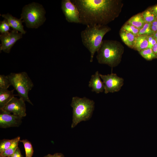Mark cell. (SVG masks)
<instances>
[{"label": "cell", "instance_id": "obj_1", "mask_svg": "<svg viewBox=\"0 0 157 157\" xmlns=\"http://www.w3.org/2000/svg\"><path fill=\"white\" fill-rule=\"evenodd\" d=\"M79 14L80 24L107 25L117 17L123 4L119 0H72Z\"/></svg>", "mask_w": 157, "mask_h": 157}, {"label": "cell", "instance_id": "obj_2", "mask_svg": "<svg viewBox=\"0 0 157 157\" xmlns=\"http://www.w3.org/2000/svg\"><path fill=\"white\" fill-rule=\"evenodd\" d=\"M124 47L117 40H104L97 51L96 58L99 63L106 64L112 68L121 62Z\"/></svg>", "mask_w": 157, "mask_h": 157}, {"label": "cell", "instance_id": "obj_3", "mask_svg": "<svg viewBox=\"0 0 157 157\" xmlns=\"http://www.w3.org/2000/svg\"><path fill=\"white\" fill-rule=\"evenodd\" d=\"M111 30L107 25H94L86 26L81 31L82 43L90 53V62H92L94 54L100 47L104 35Z\"/></svg>", "mask_w": 157, "mask_h": 157}, {"label": "cell", "instance_id": "obj_4", "mask_svg": "<svg viewBox=\"0 0 157 157\" xmlns=\"http://www.w3.org/2000/svg\"><path fill=\"white\" fill-rule=\"evenodd\" d=\"M71 106L73 108L72 128L80 122L90 118L94 109V102L85 97H74L72 98Z\"/></svg>", "mask_w": 157, "mask_h": 157}, {"label": "cell", "instance_id": "obj_5", "mask_svg": "<svg viewBox=\"0 0 157 157\" xmlns=\"http://www.w3.org/2000/svg\"><path fill=\"white\" fill-rule=\"evenodd\" d=\"M45 13V10L42 5L33 2L23 8L21 18L27 27L37 28L46 21Z\"/></svg>", "mask_w": 157, "mask_h": 157}, {"label": "cell", "instance_id": "obj_6", "mask_svg": "<svg viewBox=\"0 0 157 157\" xmlns=\"http://www.w3.org/2000/svg\"><path fill=\"white\" fill-rule=\"evenodd\" d=\"M7 76L11 85L17 91L20 98L33 105L28 97V93L34 86V84L27 73L25 72L11 73Z\"/></svg>", "mask_w": 157, "mask_h": 157}, {"label": "cell", "instance_id": "obj_7", "mask_svg": "<svg viewBox=\"0 0 157 157\" xmlns=\"http://www.w3.org/2000/svg\"><path fill=\"white\" fill-rule=\"evenodd\" d=\"M100 75L103 80L106 94L119 91L124 84V79L118 76L116 74L111 73L107 75L100 74Z\"/></svg>", "mask_w": 157, "mask_h": 157}, {"label": "cell", "instance_id": "obj_8", "mask_svg": "<svg viewBox=\"0 0 157 157\" xmlns=\"http://www.w3.org/2000/svg\"><path fill=\"white\" fill-rule=\"evenodd\" d=\"M25 101L21 98L13 97L0 111L13 114L23 117L26 115Z\"/></svg>", "mask_w": 157, "mask_h": 157}, {"label": "cell", "instance_id": "obj_9", "mask_svg": "<svg viewBox=\"0 0 157 157\" xmlns=\"http://www.w3.org/2000/svg\"><path fill=\"white\" fill-rule=\"evenodd\" d=\"M22 35L21 33L14 30L6 33L1 34L0 35L1 42L0 52L2 51L4 52L9 53L16 42L22 38Z\"/></svg>", "mask_w": 157, "mask_h": 157}, {"label": "cell", "instance_id": "obj_10", "mask_svg": "<svg viewBox=\"0 0 157 157\" xmlns=\"http://www.w3.org/2000/svg\"><path fill=\"white\" fill-rule=\"evenodd\" d=\"M61 8L67 22L69 23L80 24L78 10L71 0H62Z\"/></svg>", "mask_w": 157, "mask_h": 157}, {"label": "cell", "instance_id": "obj_11", "mask_svg": "<svg viewBox=\"0 0 157 157\" xmlns=\"http://www.w3.org/2000/svg\"><path fill=\"white\" fill-rule=\"evenodd\" d=\"M22 117L19 116L1 111L0 127L7 128L19 126L22 124Z\"/></svg>", "mask_w": 157, "mask_h": 157}, {"label": "cell", "instance_id": "obj_12", "mask_svg": "<svg viewBox=\"0 0 157 157\" xmlns=\"http://www.w3.org/2000/svg\"><path fill=\"white\" fill-rule=\"evenodd\" d=\"M1 16L7 20L10 26L13 28V30L19 31L23 34H25L26 31L24 30L22 24L23 22L21 18L18 19L9 13L1 15Z\"/></svg>", "mask_w": 157, "mask_h": 157}, {"label": "cell", "instance_id": "obj_13", "mask_svg": "<svg viewBox=\"0 0 157 157\" xmlns=\"http://www.w3.org/2000/svg\"><path fill=\"white\" fill-rule=\"evenodd\" d=\"M88 86L92 88V91L96 93L103 92L104 91V87L103 82L101 80L100 74L98 71L91 76L89 82Z\"/></svg>", "mask_w": 157, "mask_h": 157}, {"label": "cell", "instance_id": "obj_14", "mask_svg": "<svg viewBox=\"0 0 157 157\" xmlns=\"http://www.w3.org/2000/svg\"><path fill=\"white\" fill-rule=\"evenodd\" d=\"M14 89L9 90L8 89L0 88V110L14 97Z\"/></svg>", "mask_w": 157, "mask_h": 157}, {"label": "cell", "instance_id": "obj_15", "mask_svg": "<svg viewBox=\"0 0 157 157\" xmlns=\"http://www.w3.org/2000/svg\"><path fill=\"white\" fill-rule=\"evenodd\" d=\"M148 36L146 35H138L135 37L133 49L138 51L148 48Z\"/></svg>", "mask_w": 157, "mask_h": 157}, {"label": "cell", "instance_id": "obj_16", "mask_svg": "<svg viewBox=\"0 0 157 157\" xmlns=\"http://www.w3.org/2000/svg\"><path fill=\"white\" fill-rule=\"evenodd\" d=\"M119 34L124 43L129 47L133 48L136 36L132 33L122 29L120 31Z\"/></svg>", "mask_w": 157, "mask_h": 157}, {"label": "cell", "instance_id": "obj_17", "mask_svg": "<svg viewBox=\"0 0 157 157\" xmlns=\"http://www.w3.org/2000/svg\"><path fill=\"white\" fill-rule=\"evenodd\" d=\"M127 23L131 25L139 30L146 23L141 13H138L131 17L127 21Z\"/></svg>", "mask_w": 157, "mask_h": 157}, {"label": "cell", "instance_id": "obj_18", "mask_svg": "<svg viewBox=\"0 0 157 157\" xmlns=\"http://www.w3.org/2000/svg\"><path fill=\"white\" fill-rule=\"evenodd\" d=\"M20 138L19 136L16 138L15 140L9 147L0 153V157H8L13 154L18 147V143L19 142H20Z\"/></svg>", "mask_w": 157, "mask_h": 157}, {"label": "cell", "instance_id": "obj_19", "mask_svg": "<svg viewBox=\"0 0 157 157\" xmlns=\"http://www.w3.org/2000/svg\"><path fill=\"white\" fill-rule=\"evenodd\" d=\"M24 145L25 152V157H32L34 152L33 148L31 143L27 139L20 140Z\"/></svg>", "mask_w": 157, "mask_h": 157}, {"label": "cell", "instance_id": "obj_20", "mask_svg": "<svg viewBox=\"0 0 157 157\" xmlns=\"http://www.w3.org/2000/svg\"><path fill=\"white\" fill-rule=\"evenodd\" d=\"M138 52L141 56L147 60H151L157 58L151 48H147Z\"/></svg>", "mask_w": 157, "mask_h": 157}, {"label": "cell", "instance_id": "obj_21", "mask_svg": "<svg viewBox=\"0 0 157 157\" xmlns=\"http://www.w3.org/2000/svg\"><path fill=\"white\" fill-rule=\"evenodd\" d=\"M141 13L146 23H151L156 19L154 14L149 8Z\"/></svg>", "mask_w": 157, "mask_h": 157}, {"label": "cell", "instance_id": "obj_22", "mask_svg": "<svg viewBox=\"0 0 157 157\" xmlns=\"http://www.w3.org/2000/svg\"><path fill=\"white\" fill-rule=\"evenodd\" d=\"M154 33L151 28V23H146L139 30L138 35H146L149 36L153 35Z\"/></svg>", "mask_w": 157, "mask_h": 157}, {"label": "cell", "instance_id": "obj_23", "mask_svg": "<svg viewBox=\"0 0 157 157\" xmlns=\"http://www.w3.org/2000/svg\"><path fill=\"white\" fill-rule=\"evenodd\" d=\"M15 138L12 139H3L0 141V153L8 149L14 142Z\"/></svg>", "mask_w": 157, "mask_h": 157}, {"label": "cell", "instance_id": "obj_24", "mask_svg": "<svg viewBox=\"0 0 157 157\" xmlns=\"http://www.w3.org/2000/svg\"><path fill=\"white\" fill-rule=\"evenodd\" d=\"M10 85V84L7 76L0 75V88L8 89Z\"/></svg>", "mask_w": 157, "mask_h": 157}, {"label": "cell", "instance_id": "obj_25", "mask_svg": "<svg viewBox=\"0 0 157 157\" xmlns=\"http://www.w3.org/2000/svg\"><path fill=\"white\" fill-rule=\"evenodd\" d=\"M122 29L130 32L136 36L138 35L139 30L134 26L127 23L124 24Z\"/></svg>", "mask_w": 157, "mask_h": 157}, {"label": "cell", "instance_id": "obj_26", "mask_svg": "<svg viewBox=\"0 0 157 157\" xmlns=\"http://www.w3.org/2000/svg\"><path fill=\"white\" fill-rule=\"evenodd\" d=\"M10 26L7 20L4 19L1 22L0 24V32L1 34L8 33L10 30Z\"/></svg>", "mask_w": 157, "mask_h": 157}, {"label": "cell", "instance_id": "obj_27", "mask_svg": "<svg viewBox=\"0 0 157 157\" xmlns=\"http://www.w3.org/2000/svg\"><path fill=\"white\" fill-rule=\"evenodd\" d=\"M148 48H152V47L157 43L156 38L153 35L148 36Z\"/></svg>", "mask_w": 157, "mask_h": 157}, {"label": "cell", "instance_id": "obj_28", "mask_svg": "<svg viewBox=\"0 0 157 157\" xmlns=\"http://www.w3.org/2000/svg\"><path fill=\"white\" fill-rule=\"evenodd\" d=\"M8 157H24L21 153L20 149L18 147L14 153Z\"/></svg>", "mask_w": 157, "mask_h": 157}, {"label": "cell", "instance_id": "obj_29", "mask_svg": "<svg viewBox=\"0 0 157 157\" xmlns=\"http://www.w3.org/2000/svg\"><path fill=\"white\" fill-rule=\"evenodd\" d=\"M151 28L154 33L157 31V19L151 23Z\"/></svg>", "mask_w": 157, "mask_h": 157}, {"label": "cell", "instance_id": "obj_30", "mask_svg": "<svg viewBox=\"0 0 157 157\" xmlns=\"http://www.w3.org/2000/svg\"><path fill=\"white\" fill-rule=\"evenodd\" d=\"M149 8L154 13L156 19H157V5L154 6Z\"/></svg>", "mask_w": 157, "mask_h": 157}, {"label": "cell", "instance_id": "obj_31", "mask_svg": "<svg viewBox=\"0 0 157 157\" xmlns=\"http://www.w3.org/2000/svg\"><path fill=\"white\" fill-rule=\"evenodd\" d=\"M60 154V153H56L53 155L49 154L44 157H58Z\"/></svg>", "mask_w": 157, "mask_h": 157}, {"label": "cell", "instance_id": "obj_32", "mask_svg": "<svg viewBox=\"0 0 157 157\" xmlns=\"http://www.w3.org/2000/svg\"><path fill=\"white\" fill-rule=\"evenodd\" d=\"M151 49L157 57V42L152 47Z\"/></svg>", "mask_w": 157, "mask_h": 157}, {"label": "cell", "instance_id": "obj_33", "mask_svg": "<svg viewBox=\"0 0 157 157\" xmlns=\"http://www.w3.org/2000/svg\"><path fill=\"white\" fill-rule=\"evenodd\" d=\"M153 36L155 38H157V31L154 33Z\"/></svg>", "mask_w": 157, "mask_h": 157}, {"label": "cell", "instance_id": "obj_34", "mask_svg": "<svg viewBox=\"0 0 157 157\" xmlns=\"http://www.w3.org/2000/svg\"><path fill=\"white\" fill-rule=\"evenodd\" d=\"M58 157H65V156L62 154L60 153V154Z\"/></svg>", "mask_w": 157, "mask_h": 157}, {"label": "cell", "instance_id": "obj_35", "mask_svg": "<svg viewBox=\"0 0 157 157\" xmlns=\"http://www.w3.org/2000/svg\"><path fill=\"white\" fill-rule=\"evenodd\" d=\"M156 42H157V38H156Z\"/></svg>", "mask_w": 157, "mask_h": 157}]
</instances>
